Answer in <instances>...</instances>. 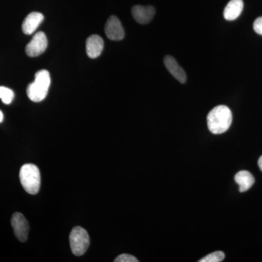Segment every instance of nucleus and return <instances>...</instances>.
<instances>
[{"label": "nucleus", "instance_id": "f257e3e1", "mask_svg": "<svg viewBox=\"0 0 262 262\" xmlns=\"http://www.w3.org/2000/svg\"><path fill=\"white\" fill-rule=\"evenodd\" d=\"M207 122L212 134H223L229 130L232 124V112L225 105L215 106L208 114Z\"/></svg>", "mask_w": 262, "mask_h": 262}, {"label": "nucleus", "instance_id": "f03ea898", "mask_svg": "<svg viewBox=\"0 0 262 262\" xmlns=\"http://www.w3.org/2000/svg\"><path fill=\"white\" fill-rule=\"evenodd\" d=\"M51 75L47 70H40L35 75L34 82L27 88V96L34 102H40L47 96L51 85Z\"/></svg>", "mask_w": 262, "mask_h": 262}, {"label": "nucleus", "instance_id": "7ed1b4c3", "mask_svg": "<svg viewBox=\"0 0 262 262\" xmlns=\"http://www.w3.org/2000/svg\"><path fill=\"white\" fill-rule=\"evenodd\" d=\"M20 184L26 192L36 194L40 188V171L34 164H25L21 167L19 173Z\"/></svg>", "mask_w": 262, "mask_h": 262}, {"label": "nucleus", "instance_id": "20e7f679", "mask_svg": "<svg viewBox=\"0 0 262 262\" xmlns=\"http://www.w3.org/2000/svg\"><path fill=\"white\" fill-rule=\"evenodd\" d=\"M71 250L75 256L83 255L89 249L90 237L85 229L81 227L72 229L70 235Z\"/></svg>", "mask_w": 262, "mask_h": 262}, {"label": "nucleus", "instance_id": "39448f33", "mask_svg": "<svg viewBox=\"0 0 262 262\" xmlns=\"http://www.w3.org/2000/svg\"><path fill=\"white\" fill-rule=\"evenodd\" d=\"M47 47L48 39L46 34L42 32H37L27 44L26 53L29 57L39 56L46 51Z\"/></svg>", "mask_w": 262, "mask_h": 262}, {"label": "nucleus", "instance_id": "423d86ee", "mask_svg": "<svg viewBox=\"0 0 262 262\" xmlns=\"http://www.w3.org/2000/svg\"><path fill=\"white\" fill-rule=\"evenodd\" d=\"M11 225L15 237L20 242H26L28 239L29 225L25 216L19 212L13 213L11 218Z\"/></svg>", "mask_w": 262, "mask_h": 262}, {"label": "nucleus", "instance_id": "0eeeda50", "mask_svg": "<svg viewBox=\"0 0 262 262\" xmlns=\"http://www.w3.org/2000/svg\"><path fill=\"white\" fill-rule=\"evenodd\" d=\"M105 33L108 39L113 41L122 40L125 37V32L120 20L115 15L110 17L106 26Z\"/></svg>", "mask_w": 262, "mask_h": 262}, {"label": "nucleus", "instance_id": "6e6552de", "mask_svg": "<svg viewBox=\"0 0 262 262\" xmlns=\"http://www.w3.org/2000/svg\"><path fill=\"white\" fill-rule=\"evenodd\" d=\"M155 14V9L152 6L136 5L132 8V15L138 23L146 24L149 23Z\"/></svg>", "mask_w": 262, "mask_h": 262}, {"label": "nucleus", "instance_id": "1a4fd4ad", "mask_svg": "<svg viewBox=\"0 0 262 262\" xmlns=\"http://www.w3.org/2000/svg\"><path fill=\"white\" fill-rule=\"evenodd\" d=\"M44 20V16L42 13L38 12H32L29 13L26 18L24 19L23 24H22V30L24 34L27 35H30L35 32Z\"/></svg>", "mask_w": 262, "mask_h": 262}, {"label": "nucleus", "instance_id": "9d476101", "mask_svg": "<svg viewBox=\"0 0 262 262\" xmlns=\"http://www.w3.org/2000/svg\"><path fill=\"white\" fill-rule=\"evenodd\" d=\"M103 40L100 36L91 35L86 41V53L91 58H96L101 56L103 50Z\"/></svg>", "mask_w": 262, "mask_h": 262}, {"label": "nucleus", "instance_id": "9b49d317", "mask_svg": "<svg viewBox=\"0 0 262 262\" xmlns=\"http://www.w3.org/2000/svg\"><path fill=\"white\" fill-rule=\"evenodd\" d=\"M164 63H165L167 70L173 76V77H175L181 83H185L187 81V75L173 57L165 56L164 58Z\"/></svg>", "mask_w": 262, "mask_h": 262}, {"label": "nucleus", "instance_id": "f8f14e48", "mask_svg": "<svg viewBox=\"0 0 262 262\" xmlns=\"http://www.w3.org/2000/svg\"><path fill=\"white\" fill-rule=\"evenodd\" d=\"M243 0H231L224 10V17L226 20H234L238 18L244 10Z\"/></svg>", "mask_w": 262, "mask_h": 262}, {"label": "nucleus", "instance_id": "ddd939ff", "mask_svg": "<svg viewBox=\"0 0 262 262\" xmlns=\"http://www.w3.org/2000/svg\"><path fill=\"white\" fill-rule=\"evenodd\" d=\"M234 181L239 185V191L244 192L248 191L255 182L254 177L247 170H241L236 174Z\"/></svg>", "mask_w": 262, "mask_h": 262}, {"label": "nucleus", "instance_id": "4468645a", "mask_svg": "<svg viewBox=\"0 0 262 262\" xmlns=\"http://www.w3.org/2000/svg\"><path fill=\"white\" fill-rule=\"evenodd\" d=\"M14 92L4 86H0V98L5 104H10L14 98Z\"/></svg>", "mask_w": 262, "mask_h": 262}, {"label": "nucleus", "instance_id": "2eb2a0df", "mask_svg": "<svg viewBox=\"0 0 262 262\" xmlns=\"http://www.w3.org/2000/svg\"><path fill=\"white\" fill-rule=\"evenodd\" d=\"M225 255L222 251H215V252L207 255L204 258L200 260L199 262H220L224 260Z\"/></svg>", "mask_w": 262, "mask_h": 262}, {"label": "nucleus", "instance_id": "dca6fc26", "mask_svg": "<svg viewBox=\"0 0 262 262\" xmlns=\"http://www.w3.org/2000/svg\"><path fill=\"white\" fill-rule=\"evenodd\" d=\"M139 260L135 257V256H132L130 254H121L120 256H117L115 259V262H138Z\"/></svg>", "mask_w": 262, "mask_h": 262}, {"label": "nucleus", "instance_id": "f3484780", "mask_svg": "<svg viewBox=\"0 0 262 262\" xmlns=\"http://www.w3.org/2000/svg\"><path fill=\"white\" fill-rule=\"evenodd\" d=\"M253 29L258 34L262 35V17L256 19L253 23Z\"/></svg>", "mask_w": 262, "mask_h": 262}, {"label": "nucleus", "instance_id": "a211bd4d", "mask_svg": "<svg viewBox=\"0 0 262 262\" xmlns=\"http://www.w3.org/2000/svg\"><path fill=\"white\" fill-rule=\"evenodd\" d=\"M258 166H259L260 170L262 171V156L260 157L259 160L258 162Z\"/></svg>", "mask_w": 262, "mask_h": 262}, {"label": "nucleus", "instance_id": "6ab92c4d", "mask_svg": "<svg viewBox=\"0 0 262 262\" xmlns=\"http://www.w3.org/2000/svg\"><path fill=\"white\" fill-rule=\"evenodd\" d=\"M3 119H4V115H3V113L0 110V123L3 121Z\"/></svg>", "mask_w": 262, "mask_h": 262}]
</instances>
